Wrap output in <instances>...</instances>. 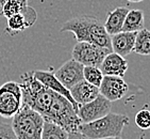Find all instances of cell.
<instances>
[{"instance_id":"cell-1","label":"cell","mask_w":150,"mask_h":139,"mask_svg":"<svg viewBox=\"0 0 150 139\" xmlns=\"http://www.w3.org/2000/svg\"><path fill=\"white\" fill-rule=\"evenodd\" d=\"M61 32H72L77 42H88L112 52L111 37L103 24L92 16H77L62 25Z\"/></svg>"},{"instance_id":"cell-2","label":"cell","mask_w":150,"mask_h":139,"mask_svg":"<svg viewBox=\"0 0 150 139\" xmlns=\"http://www.w3.org/2000/svg\"><path fill=\"white\" fill-rule=\"evenodd\" d=\"M129 124V118L121 113L109 112L104 117L88 123H81L78 132L88 139H104L119 137L125 126Z\"/></svg>"},{"instance_id":"cell-3","label":"cell","mask_w":150,"mask_h":139,"mask_svg":"<svg viewBox=\"0 0 150 139\" xmlns=\"http://www.w3.org/2000/svg\"><path fill=\"white\" fill-rule=\"evenodd\" d=\"M45 120L35 110L23 104L12 118V130L17 139H40Z\"/></svg>"},{"instance_id":"cell-4","label":"cell","mask_w":150,"mask_h":139,"mask_svg":"<svg viewBox=\"0 0 150 139\" xmlns=\"http://www.w3.org/2000/svg\"><path fill=\"white\" fill-rule=\"evenodd\" d=\"M23 104L20 84L16 81H6L0 86V116L2 118H13L19 111Z\"/></svg>"},{"instance_id":"cell-5","label":"cell","mask_w":150,"mask_h":139,"mask_svg":"<svg viewBox=\"0 0 150 139\" xmlns=\"http://www.w3.org/2000/svg\"><path fill=\"white\" fill-rule=\"evenodd\" d=\"M111 50L88 42H77L72 48V59L84 67H100L104 57Z\"/></svg>"},{"instance_id":"cell-6","label":"cell","mask_w":150,"mask_h":139,"mask_svg":"<svg viewBox=\"0 0 150 139\" xmlns=\"http://www.w3.org/2000/svg\"><path fill=\"white\" fill-rule=\"evenodd\" d=\"M111 109H112V102L99 94L95 100H93L90 103L79 105L77 115L81 123H88L104 117L111 112Z\"/></svg>"},{"instance_id":"cell-7","label":"cell","mask_w":150,"mask_h":139,"mask_svg":"<svg viewBox=\"0 0 150 139\" xmlns=\"http://www.w3.org/2000/svg\"><path fill=\"white\" fill-rule=\"evenodd\" d=\"M84 65L79 63L78 61L70 59L62 64L54 72V76L66 89L69 90L72 86L83 80Z\"/></svg>"},{"instance_id":"cell-8","label":"cell","mask_w":150,"mask_h":139,"mask_svg":"<svg viewBox=\"0 0 150 139\" xmlns=\"http://www.w3.org/2000/svg\"><path fill=\"white\" fill-rule=\"evenodd\" d=\"M129 91V86L122 77L103 76L99 87V93L110 102L119 101Z\"/></svg>"},{"instance_id":"cell-9","label":"cell","mask_w":150,"mask_h":139,"mask_svg":"<svg viewBox=\"0 0 150 139\" xmlns=\"http://www.w3.org/2000/svg\"><path fill=\"white\" fill-rule=\"evenodd\" d=\"M33 74H34L35 78L38 79V80H40L45 87L52 90L53 92L59 93V94H61V95L64 96V97H66V99L71 103V105L74 106L76 111H78L79 106L71 97V94H70L69 90L66 89V88L64 87L63 85L58 80V78L54 76V73H52L51 71H42V70H38V71H33Z\"/></svg>"},{"instance_id":"cell-10","label":"cell","mask_w":150,"mask_h":139,"mask_svg":"<svg viewBox=\"0 0 150 139\" xmlns=\"http://www.w3.org/2000/svg\"><path fill=\"white\" fill-rule=\"evenodd\" d=\"M99 67L104 76H117L124 78L128 71V61L125 57H121L114 52H110L104 57Z\"/></svg>"},{"instance_id":"cell-11","label":"cell","mask_w":150,"mask_h":139,"mask_svg":"<svg viewBox=\"0 0 150 139\" xmlns=\"http://www.w3.org/2000/svg\"><path fill=\"white\" fill-rule=\"evenodd\" d=\"M137 32L121 31L117 34L111 35V47L112 52L120 55L121 57H127L134 50V43Z\"/></svg>"},{"instance_id":"cell-12","label":"cell","mask_w":150,"mask_h":139,"mask_svg":"<svg viewBox=\"0 0 150 139\" xmlns=\"http://www.w3.org/2000/svg\"><path fill=\"white\" fill-rule=\"evenodd\" d=\"M69 92L74 101L78 104V106L90 103L100 94L98 87L93 86L84 79L79 81L75 86H72L69 89Z\"/></svg>"},{"instance_id":"cell-13","label":"cell","mask_w":150,"mask_h":139,"mask_svg":"<svg viewBox=\"0 0 150 139\" xmlns=\"http://www.w3.org/2000/svg\"><path fill=\"white\" fill-rule=\"evenodd\" d=\"M128 11L129 9L126 6H118L108 13L103 26L110 37L122 31V26Z\"/></svg>"},{"instance_id":"cell-14","label":"cell","mask_w":150,"mask_h":139,"mask_svg":"<svg viewBox=\"0 0 150 139\" xmlns=\"http://www.w3.org/2000/svg\"><path fill=\"white\" fill-rule=\"evenodd\" d=\"M145 16L142 10H129L126 15L122 26V31L126 32H137L144 28Z\"/></svg>"},{"instance_id":"cell-15","label":"cell","mask_w":150,"mask_h":139,"mask_svg":"<svg viewBox=\"0 0 150 139\" xmlns=\"http://www.w3.org/2000/svg\"><path fill=\"white\" fill-rule=\"evenodd\" d=\"M133 52L141 56H150V30L143 28L137 31Z\"/></svg>"},{"instance_id":"cell-16","label":"cell","mask_w":150,"mask_h":139,"mask_svg":"<svg viewBox=\"0 0 150 139\" xmlns=\"http://www.w3.org/2000/svg\"><path fill=\"white\" fill-rule=\"evenodd\" d=\"M68 133L52 122L45 121L40 139H67Z\"/></svg>"},{"instance_id":"cell-17","label":"cell","mask_w":150,"mask_h":139,"mask_svg":"<svg viewBox=\"0 0 150 139\" xmlns=\"http://www.w3.org/2000/svg\"><path fill=\"white\" fill-rule=\"evenodd\" d=\"M27 28H29V25H28L26 17L23 14H15L8 18L6 32H8V33H15L16 32L17 33V32L23 31Z\"/></svg>"},{"instance_id":"cell-18","label":"cell","mask_w":150,"mask_h":139,"mask_svg":"<svg viewBox=\"0 0 150 139\" xmlns=\"http://www.w3.org/2000/svg\"><path fill=\"white\" fill-rule=\"evenodd\" d=\"M103 76V73L98 67H84L83 69V79L95 87H100Z\"/></svg>"},{"instance_id":"cell-19","label":"cell","mask_w":150,"mask_h":139,"mask_svg":"<svg viewBox=\"0 0 150 139\" xmlns=\"http://www.w3.org/2000/svg\"><path fill=\"white\" fill-rule=\"evenodd\" d=\"M136 126L141 130H149L150 128V110L142 109L137 111L134 118Z\"/></svg>"},{"instance_id":"cell-20","label":"cell","mask_w":150,"mask_h":139,"mask_svg":"<svg viewBox=\"0 0 150 139\" xmlns=\"http://www.w3.org/2000/svg\"><path fill=\"white\" fill-rule=\"evenodd\" d=\"M0 139H17L11 125L0 122Z\"/></svg>"},{"instance_id":"cell-21","label":"cell","mask_w":150,"mask_h":139,"mask_svg":"<svg viewBox=\"0 0 150 139\" xmlns=\"http://www.w3.org/2000/svg\"><path fill=\"white\" fill-rule=\"evenodd\" d=\"M67 139H88V138L84 136L83 134H81L80 132L76 130V132H71V133H68Z\"/></svg>"},{"instance_id":"cell-22","label":"cell","mask_w":150,"mask_h":139,"mask_svg":"<svg viewBox=\"0 0 150 139\" xmlns=\"http://www.w3.org/2000/svg\"><path fill=\"white\" fill-rule=\"evenodd\" d=\"M16 1H18L23 8H28V6H29V4H28V0H16Z\"/></svg>"},{"instance_id":"cell-23","label":"cell","mask_w":150,"mask_h":139,"mask_svg":"<svg viewBox=\"0 0 150 139\" xmlns=\"http://www.w3.org/2000/svg\"><path fill=\"white\" fill-rule=\"evenodd\" d=\"M6 0H0V16H2V9Z\"/></svg>"},{"instance_id":"cell-24","label":"cell","mask_w":150,"mask_h":139,"mask_svg":"<svg viewBox=\"0 0 150 139\" xmlns=\"http://www.w3.org/2000/svg\"><path fill=\"white\" fill-rule=\"evenodd\" d=\"M129 2H133V3H136V2H142L143 0H127Z\"/></svg>"},{"instance_id":"cell-25","label":"cell","mask_w":150,"mask_h":139,"mask_svg":"<svg viewBox=\"0 0 150 139\" xmlns=\"http://www.w3.org/2000/svg\"><path fill=\"white\" fill-rule=\"evenodd\" d=\"M114 139H121V137H120V136H119V137H115Z\"/></svg>"},{"instance_id":"cell-26","label":"cell","mask_w":150,"mask_h":139,"mask_svg":"<svg viewBox=\"0 0 150 139\" xmlns=\"http://www.w3.org/2000/svg\"><path fill=\"white\" fill-rule=\"evenodd\" d=\"M104 139H114V138H104Z\"/></svg>"}]
</instances>
